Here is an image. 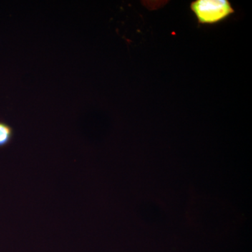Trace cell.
<instances>
[{"label": "cell", "instance_id": "3957f363", "mask_svg": "<svg viewBox=\"0 0 252 252\" xmlns=\"http://www.w3.org/2000/svg\"><path fill=\"white\" fill-rule=\"evenodd\" d=\"M12 137V129L4 123L0 122V147L6 145Z\"/></svg>", "mask_w": 252, "mask_h": 252}, {"label": "cell", "instance_id": "6da1fadb", "mask_svg": "<svg viewBox=\"0 0 252 252\" xmlns=\"http://www.w3.org/2000/svg\"><path fill=\"white\" fill-rule=\"evenodd\" d=\"M188 216L195 229L215 236L232 231L241 220L234 207L220 199L209 196L194 198L189 205Z\"/></svg>", "mask_w": 252, "mask_h": 252}, {"label": "cell", "instance_id": "7a4b0ae2", "mask_svg": "<svg viewBox=\"0 0 252 252\" xmlns=\"http://www.w3.org/2000/svg\"><path fill=\"white\" fill-rule=\"evenodd\" d=\"M190 9L199 26H215L226 21L235 11L228 0H194Z\"/></svg>", "mask_w": 252, "mask_h": 252}]
</instances>
